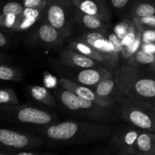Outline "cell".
Listing matches in <instances>:
<instances>
[{
	"instance_id": "6da1fadb",
	"label": "cell",
	"mask_w": 155,
	"mask_h": 155,
	"mask_svg": "<svg viewBox=\"0 0 155 155\" xmlns=\"http://www.w3.org/2000/svg\"><path fill=\"white\" fill-rule=\"evenodd\" d=\"M48 139L61 143H86L108 136L111 129L107 126L82 121H64L42 129Z\"/></svg>"
},
{
	"instance_id": "7a4b0ae2",
	"label": "cell",
	"mask_w": 155,
	"mask_h": 155,
	"mask_svg": "<svg viewBox=\"0 0 155 155\" xmlns=\"http://www.w3.org/2000/svg\"><path fill=\"white\" fill-rule=\"evenodd\" d=\"M117 78L127 99L148 106L155 102V76L144 74L139 68L128 64L116 71Z\"/></svg>"
},
{
	"instance_id": "3957f363",
	"label": "cell",
	"mask_w": 155,
	"mask_h": 155,
	"mask_svg": "<svg viewBox=\"0 0 155 155\" xmlns=\"http://www.w3.org/2000/svg\"><path fill=\"white\" fill-rule=\"evenodd\" d=\"M58 96L61 104L73 113L83 114L86 117L101 122H107L111 118L109 112L110 109L82 98L68 89L63 88V89L59 90Z\"/></svg>"
},
{
	"instance_id": "277c9868",
	"label": "cell",
	"mask_w": 155,
	"mask_h": 155,
	"mask_svg": "<svg viewBox=\"0 0 155 155\" xmlns=\"http://www.w3.org/2000/svg\"><path fill=\"white\" fill-rule=\"evenodd\" d=\"M74 8L71 0H47L44 11L46 22L57 29L65 38L73 31Z\"/></svg>"
},
{
	"instance_id": "5b68a950",
	"label": "cell",
	"mask_w": 155,
	"mask_h": 155,
	"mask_svg": "<svg viewBox=\"0 0 155 155\" xmlns=\"http://www.w3.org/2000/svg\"><path fill=\"white\" fill-rule=\"evenodd\" d=\"M0 118L14 120L22 124L46 126L54 120L48 112L29 106H3L0 107Z\"/></svg>"
},
{
	"instance_id": "8992f818",
	"label": "cell",
	"mask_w": 155,
	"mask_h": 155,
	"mask_svg": "<svg viewBox=\"0 0 155 155\" xmlns=\"http://www.w3.org/2000/svg\"><path fill=\"white\" fill-rule=\"evenodd\" d=\"M120 117L143 131L155 133V115L148 106L127 99L121 106Z\"/></svg>"
},
{
	"instance_id": "52a82bcc",
	"label": "cell",
	"mask_w": 155,
	"mask_h": 155,
	"mask_svg": "<svg viewBox=\"0 0 155 155\" xmlns=\"http://www.w3.org/2000/svg\"><path fill=\"white\" fill-rule=\"evenodd\" d=\"M42 145V139L8 129H0V151L7 154L31 150Z\"/></svg>"
},
{
	"instance_id": "ba28073f",
	"label": "cell",
	"mask_w": 155,
	"mask_h": 155,
	"mask_svg": "<svg viewBox=\"0 0 155 155\" xmlns=\"http://www.w3.org/2000/svg\"><path fill=\"white\" fill-rule=\"evenodd\" d=\"M143 130L134 127L120 130L111 139V147L118 154H134L136 139Z\"/></svg>"
},
{
	"instance_id": "9c48e42d",
	"label": "cell",
	"mask_w": 155,
	"mask_h": 155,
	"mask_svg": "<svg viewBox=\"0 0 155 155\" xmlns=\"http://www.w3.org/2000/svg\"><path fill=\"white\" fill-rule=\"evenodd\" d=\"M59 83H60L61 86L64 89H68V90L77 94L79 96L89 100L91 101H93V102L96 103V104H99L100 106L105 107V108H112L114 104V101H112V100L109 99V98H103V97L98 95L95 92V91L94 89H90L89 86L80 84V83H77L66 78H61L59 80Z\"/></svg>"
},
{
	"instance_id": "30bf717a",
	"label": "cell",
	"mask_w": 155,
	"mask_h": 155,
	"mask_svg": "<svg viewBox=\"0 0 155 155\" xmlns=\"http://www.w3.org/2000/svg\"><path fill=\"white\" fill-rule=\"evenodd\" d=\"M81 40L87 42L98 51H101L108 58L110 62L115 63L120 60V57L117 56L114 52V48L111 42L102 30H92L86 33H83L80 39Z\"/></svg>"
},
{
	"instance_id": "8fae6325",
	"label": "cell",
	"mask_w": 155,
	"mask_h": 155,
	"mask_svg": "<svg viewBox=\"0 0 155 155\" xmlns=\"http://www.w3.org/2000/svg\"><path fill=\"white\" fill-rule=\"evenodd\" d=\"M65 39L61 33L48 22L42 23L29 39L32 43H37L46 46H53L60 43Z\"/></svg>"
},
{
	"instance_id": "7c38bea8",
	"label": "cell",
	"mask_w": 155,
	"mask_h": 155,
	"mask_svg": "<svg viewBox=\"0 0 155 155\" xmlns=\"http://www.w3.org/2000/svg\"><path fill=\"white\" fill-rule=\"evenodd\" d=\"M74 7L88 15H94L108 22L111 13L104 0H71Z\"/></svg>"
},
{
	"instance_id": "4fadbf2b",
	"label": "cell",
	"mask_w": 155,
	"mask_h": 155,
	"mask_svg": "<svg viewBox=\"0 0 155 155\" xmlns=\"http://www.w3.org/2000/svg\"><path fill=\"white\" fill-rule=\"evenodd\" d=\"M113 75L107 68L101 66L94 68H83L81 71L77 74V80L78 83L86 86H95L105 79Z\"/></svg>"
},
{
	"instance_id": "5bb4252c",
	"label": "cell",
	"mask_w": 155,
	"mask_h": 155,
	"mask_svg": "<svg viewBox=\"0 0 155 155\" xmlns=\"http://www.w3.org/2000/svg\"><path fill=\"white\" fill-rule=\"evenodd\" d=\"M94 90L100 96L109 98L114 101H116L117 98L125 96L116 75H112L110 77L100 82L95 86Z\"/></svg>"
},
{
	"instance_id": "9a60e30c",
	"label": "cell",
	"mask_w": 155,
	"mask_h": 155,
	"mask_svg": "<svg viewBox=\"0 0 155 155\" xmlns=\"http://www.w3.org/2000/svg\"><path fill=\"white\" fill-rule=\"evenodd\" d=\"M60 58L62 63L65 65L71 67H77L80 68H89L98 66L99 62L91 58L88 56L74 51L72 49L65 50L60 54Z\"/></svg>"
},
{
	"instance_id": "2e32d148",
	"label": "cell",
	"mask_w": 155,
	"mask_h": 155,
	"mask_svg": "<svg viewBox=\"0 0 155 155\" xmlns=\"http://www.w3.org/2000/svg\"><path fill=\"white\" fill-rule=\"evenodd\" d=\"M74 18L75 23L91 30H103L107 27V23L104 20L94 15H88L77 8H74Z\"/></svg>"
},
{
	"instance_id": "e0dca14e",
	"label": "cell",
	"mask_w": 155,
	"mask_h": 155,
	"mask_svg": "<svg viewBox=\"0 0 155 155\" xmlns=\"http://www.w3.org/2000/svg\"><path fill=\"white\" fill-rule=\"evenodd\" d=\"M135 155H155V133L142 131L136 139Z\"/></svg>"
},
{
	"instance_id": "ac0fdd59",
	"label": "cell",
	"mask_w": 155,
	"mask_h": 155,
	"mask_svg": "<svg viewBox=\"0 0 155 155\" xmlns=\"http://www.w3.org/2000/svg\"><path fill=\"white\" fill-rule=\"evenodd\" d=\"M68 48L77 51L79 53H81V54L88 56V57L91 58L94 60H96L99 63H101V62H102V63L103 62H110L108 58L105 54L96 50L92 45H89L87 42H84L81 39H77V40L71 42L69 44Z\"/></svg>"
},
{
	"instance_id": "d6986e66",
	"label": "cell",
	"mask_w": 155,
	"mask_h": 155,
	"mask_svg": "<svg viewBox=\"0 0 155 155\" xmlns=\"http://www.w3.org/2000/svg\"><path fill=\"white\" fill-rule=\"evenodd\" d=\"M155 63V54L148 53L142 49L136 51L131 58L127 60V64L136 68L149 66L150 68L153 67Z\"/></svg>"
},
{
	"instance_id": "ffe728a7",
	"label": "cell",
	"mask_w": 155,
	"mask_h": 155,
	"mask_svg": "<svg viewBox=\"0 0 155 155\" xmlns=\"http://www.w3.org/2000/svg\"><path fill=\"white\" fill-rule=\"evenodd\" d=\"M30 96L38 102L46 106L53 107L55 105V100L51 92L45 87L33 86L29 88Z\"/></svg>"
},
{
	"instance_id": "44dd1931",
	"label": "cell",
	"mask_w": 155,
	"mask_h": 155,
	"mask_svg": "<svg viewBox=\"0 0 155 155\" xmlns=\"http://www.w3.org/2000/svg\"><path fill=\"white\" fill-rule=\"evenodd\" d=\"M133 18H140L155 15V1L141 0L133 6L131 10Z\"/></svg>"
},
{
	"instance_id": "7402d4cb",
	"label": "cell",
	"mask_w": 155,
	"mask_h": 155,
	"mask_svg": "<svg viewBox=\"0 0 155 155\" xmlns=\"http://www.w3.org/2000/svg\"><path fill=\"white\" fill-rule=\"evenodd\" d=\"M0 61V80L4 81H21L24 74L21 70Z\"/></svg>"
},
{
	"instance_id": "603a6c76",
	"label": "cell",
	"mask_w": 155,
	"mask_h": 155,
	"mask_svg": "<svg viewBox=\"0 0 155 155\" xmlns=\"http://www.w3.org/2000/svg\"><path fill=\"white\" fill-rule=\"evenodd\" d=\"M18 104H19V101L13 89L10 88L0 89V107Z\"/></svg>"
},
{
	"instance_id": "cb8c5ba5",
	"label": "cell",
	"mask_w": 155,
	"mask_h": 155,
	"mask_svg": "<svg viewBox=\"0 0 155 155\" xmlns=\"http://www.w3.org/2000/svg\"><path fill=\"white\" fill-rule=\"evenodd\" d=\"M24 5L15 1L6 2L4 3H0V13L13 14L15 15H21L24 10Z\"/></svg>"
},
{
	"instance_id": "d4e9b609",
	"label": "cell",
	"mask_w": 155,
	"mask_h": 155,
	"mask_svg": "<svg viewBox=\"0 0 155 155\" xmlns=\"http://www.w3.org/2000/svg\"><path fill=\"white\" fill-rule=\"evenodd\" d=\"M18 21L19 16L13 15V14L0 13V28L3 30H15Z\"/></svg>"
},
{
	"instance_id": "484cf974",
	"label": "cell",
	"mask_w": 155,
	"mask_h": 155,
	"mask_svg": "<svg viewBox=\"0 0 155 155\" xmlns=\"http://www.w3.org/2000/svg\"><path fill=\"white\" fill-rule=\"evenodd\" d=\"M142 43V30H141L140 33H139V36L136 38L135 42H133L132 45L123 48L122 51H121L120 53V58L126 59V60H128V59L130 58H131L136 51H139V50L140 49Z\"/></svg>"
},
{
	"instance_id": "4316f807",
	"label": "cell",
	"mask_w": 155,
	"mask_h": 155,
	"mask_svg": "<svg viewBox=\"0 0 155 155\" xmlns=\"http://www.w3.org/2000/svg\"><path fill=\"white\" fill-rule=\"evenodd\" d=\"M140 30L141 29L138 28V27L135 24V22H133L132 27L129 30L128 33L124 36V37L123 39H120V42L123 47H127L132 45L135 42V40L138 37V36H139V33H140Z\"/></svg>"
},
{
	"instance_id": "83f0119b",
	"label": "cell",
	"mask_w": 155,
	"mask_h": 155,
	"mask_svg": "<svg viewBox=\"0 0 155 155\" xmlns=\"http://www.w3.org/2000/svg\"><path fill=\"white\" fill-rule=\"evenodd\" d=\"M133 22H130L128 20H124L118 23L114 29V33L117 35L120 39H123L132 27Z\"/></svg>"
},
{
	"instance_id": "f1b7e54d",
	"label": "cell",
	"mask_w": 155,
	"mask_h": 155,
	"mask_svg": "<svg viewBox=\"0 0 155 155\" xmlns=\"http://www.w3.org/2000/svg\"><path fill=\"white\" fill-rule=\"evenodd\" d=\"M135 24L138 28L141 30L145 29H155V15L154 16L146 17V18H133Z\"/></svg>"
},
{
	"instance_id": "f546056e",
	"label": "cell",
	"mask_w": 155,
	"mask_h": 155,
	"mask_svg": "<svg viewBox=\"0 0 155 155\" xmlns=\"http://www.w3.org/2000/svg\"><path fill=\"white\" fill-rule=\"evenodd\" d=\"M37 21L38 20L36 18L19 15V21L15 28V31H24V30H28L32 26L34 25L37 22Z\"/></svg>"
},
{
	"instance_id": "4dcf8cb0",
	"label": "cell",
	"mask_w": 155,
	"mask_h": 155,
	"mask_svg": "<svg viewBox=\"0 0 155 155\" xmlns=\"http://www.w3.org/2000/svg\"><path fill=\"white\" fill-rule=\"evenodd\" d=\"M107 39H109L110 42L112 44V46L114 48V52L116 54L117 56L120 58V53L123 50V45L121 44L120 39L117 36V35L114 33H110V34L107 36Z\"/></svg>"
},
{
	"instance_id": "1f68e13d",
	"label": "cell",
	"mask_w": 155,
	"mask_h": 155,
	"mask_svg": "<svg viewBox=\"0 0 155 155\" xmlns=\"http://www.w3.org/2000/svg\"><path fill=\"white\" fill-rule=\"evenodd\" d=\"M44 11L45 9L42 8H24V10L23 13L21 14V16L29 17V18H36L39 20L42 15H44Z\"/></svg>"
},
{
	"instance_id": "d6a6232c",
	"label": "cell",
	"mask_w": 155,
	"mask_h": 155,
	"mask_svg": "<svg viewBox=\"0 0 155 155\" xmlns=\"http://www.w3.org/2000/svg\"><path fill=\"white\" fill-rule=\"evenodd\" d=\"M47 0H23V5L25 8L45 9Z\"/></svg>"
},
{
	"instance_id": "836d02e7",
	"label": "cell",
	"mask_w": 155,
	"mask_h": 155,
	"mask_svg": "<svg viewBox=\"0 0 155 155\" xmlns=\"http://www.w3.org/2000/svg\"><path fill=\"white\" fill-rule=\"evenodd\" d=\"M142 41L144 43H155V29L142 30Z\"/></svg>"
},
{
	"instance_id": "e575fe53",
	"label": "cell",
	"mask_w": 155,
	"mask_h": 155,
	"mask_svg": "<svg viewBox=\"0 0 155 155\" xmlns=\"http://www.w3.org/2000/svg\"><path fill=\"white\" fill-rule=\"evenodd\" d=\"M2 30L3 29L0 28V48L7 47L10 43V39L8 36Z\"/></svg>"
},
{
	"instance_id": "d590c367",
	"label": "cell",
	"mask_w": 155,
	"mask_h": 155,
	"mask_svg": "<svg viewBox=\"0 0 155 155\" xmlns=\"http://www.w3.org/2000/svg\"><path fill=\"white\" fill-rule=\"evenodd\" d=\"M141 49L144 50L146 52L155 54V43H153V42L144 43L142 42V45H141Z\"/></svg>"
},
{
	"instance_id": "8d00e7d4",
	"label": "cell",
	"mask_w": 155,
	"mask_h": 155,
	"mask_svg": "<svg viewBox=\"0 0 155 155\" xmlns=\"http://www.w3.org/2000/svg\"><path fill=\"white\" fill-rule=\"evenodd\" d=\"M130 0H110L112 5L116 8H123L128 4Z\"/></svg>"
},
{
	"instance_id": "74e56055",
	"label": "cell",
	"mask_w": 155,
	"mask_h": 155,
	"mask_svg": "<svg viewBox=\"0 0 155 155\" xmlns=\"http://www.w3.org/2000/svg\"><path fill=\"white\" fill-rule=\"evenodd\" d=\"M45 82L48 87H53L56 83L55 78L53 77L51 75H50V74H48V76L45 77Z\"/></svg>"
},
{
	"instance_id": "f35d334b",
	"label": "cell",
	"mask_w": 155,
	"mask_h": 155,
	"mask_svg": "<svg viewBox=\"0 0 155 155\" xmlns=\"http://www.w3.org/2000/svg\"><path fill=\"white\" fill-rule=\"evenodd\" d=\"M148 107H149L150 109H151V111H152L153 113L154 114V115H155V102L152 103V104H149V105H148Z\"/></svg>"
},
{
	"instance_id": "ab89813d",
	"label": "cell",
	"mask_w": 155,
	"mask_h": 155,
	"mask_svg": "<svg viewBox=\"0 0 155 155\" xmlns=\"http://www.w3.org/2000/svg\"><path fill=\"white\" fill-rule=\"evenodd\" d=\"M6 60H8L7 56H6L5 54L0 52V61H6Z\"/></svg>"
},
{
	"instance_id": "60d3db41",
	"label": "cell",
	"mask_w": 155,
	"mask_h": 155,
	"mask_svg": "<svg viewBox=\"0 0 155 155\" xmlns=\"http://www.w3.org/2000/svg\"><path fill=\"white\" fill-rule=\"evenodd\" d=\"M151 71H152V72H154L155 74V63H154V64L153 65L152 68H151Z\"/></svg>"
}]
</instances>
